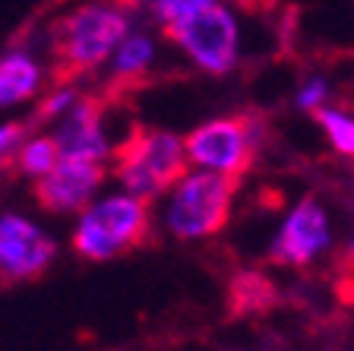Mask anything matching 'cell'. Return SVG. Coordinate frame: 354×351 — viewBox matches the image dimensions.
<instances>
[{
	"instance_id": "14",
	"label": "cell",
	"mask_w": 354,
	"mask_h": 351,
	"mask_svg": "<svg viewBox=\"0 0 354 351\" xmlns=\"http://www.w3.org/2000/svg\"><path fill=\"white\" fill-rule=\"evenodd\" d=\"M313 114H317V124L326 130L332 146L342 155H354V117L339 108H317Z\"/></svg>"
},
{
	"instance_id": "8",
	"label": "cell",
	"mask_w": 354,
	"mask_h": 351,
	"mask_svg": "<svg viewBox=\"0 0 354 351\" xmlns=\"http://www.w3.org/2000/svg\"><path fill=\"white\" fill-rule=\"evenodd\" d=\"M332 244L329 219L313 197H304L285 219L272 244V260L285 266H310Z\"/></svg>"
},
{
	"instance_id": "17",
	"label": "cell",
	"mask_w": 354,
	"mask_h": 351,
	"mask_svg": "<svg viewBox=\"0 0 354 351\" xmlns=\"http://www.w3.org/2000/svg\"><path fill=\"white\" fill-rule=\"evenodd\" d=\"M326 92H329L326 80H310L307 86L301 89V96H297V105H301L304 111H317V108H319V102L326 98Z\"/></svg>"
},
{
	"instance_id": "9",
	"label": "cell",
	"mask_w": 354,
	"mask_h": 351,
	"mask_svg": "<svg viewBox=\"0 0 354 351\" xmlns=\"http://www.w3.org/2000/svg\"><path fill=\"white\" fill-rule=\"evenodd\" d=\"M104 168L98 161L60 159L48 174L35 181V199L48 213H76L102 187Z\"/></svg>"
},
{
	"instance_id": "2",
	"label": "cell",
	"mask_w": 354,
	"mask_h": 351,
	"mask_svg": "<svg viewBox=\"0 0 354 351\" xmlns=\"http://www.w3.org/2000/svg\"><path fill=\"white\" fill-rule=\"evenodd\" d=\"M114 174L136 199H152L171 190L187 174L184 139L165 130L133 127L130 136L114 149Z\"/></svg>"
},
{
	"instance_id": "18",
	"label": "cell",
	"mask_w": 354,
	"mask_h": 351,
	"mask_svg": "<svg viewBox=\"0 0 354 351\" xmlns=\"http://www.w3.org/2000/svg\"><path fill=\"white\" fill-rule=\"evenodd\" d=\"M22 136H26V120L0 127V159H7V155L22 143Z\"/></svg>"
},
{
	"instance_id": "1",
	"label": "cell",
	"mask_w": 354,
	"mask_h": 351,
	"mask_svg": "<svg viewBox=\"0 0 354 351\" xmlns=\"http://www.w3.org/2000/svg\"><path fill=\"white\" fill-rule=\"evenodd\" d=\"M130 19L114 3H82L57 22L54 38V82H70L95 70L120 48Z\"/></svg>"
},
{
	"instance_id": "4",
	"label": "cell",
	"mask_w": 354,
	"mask_h": 351,
	"mask_svg": "<svg viewBox=\"0 0 354 351\" xmlns=\"http://www.w3.org/2000/svg\"><path fill=\"white\" fill-rule=\"evenodd\" d=\"M237 181L212 171L187 174L174 187V197L168 203V228L177 237L196 241L218 234L231 219V199H234Z\"/></svg>"
},
{
	"instance_id": "5",
	"label": "cell",
	"mask_w": 354,
	"mask_h": 351,
	"mask_svg": "<svg viewBox=\"0 0 354 351\" xmlns=\"http://www.w3.org/2000/svg\"><path fill=\"white\" fill-rule=\"evenodd\" d=\"M187 161H196L199 168L241 181L257 155V124L247 117H215L184 139Z\"/></svg>"
},
{
	"instance_id": "15",
	"label": "cell",
	"mask_w": 354,
	"mask_h": 351,
	"mask_svg": "<svg viewBox=\"0 0 354 351\" xmlns=\"http://www.w3.org/2000/svg\"><path fill=\"white\" fill-rule=\"evenodd\" d=\"M215 0H155V16L171 26V22H180V19H190L196 16L199 10L212 7Z\"/></svg>"
},
{
	"instance_id": "7",
	"label": "cell",
	"mask_w": 354,
	"mask_h": 351,
	"mask_svg": "<svg viewBox=\"0 0 354 351\" xmlns=\"http://www.w3.org/2000/svg\"><path fill=\"white\" fill-rule=\"evenodd\" d=\"M54 241L22 215H0V278L19 282V278L41 276L54 260Z\"/></svg>"
},
{
	"instance_id": "19",
	"label": "cell",
	"mask_w": 354,
	"mask_h": 351,
	"mask_svg": "<svg viewBox=\"0 0 354 351\" xmlns=\"http://www.w3.org/2000/svg\"><path fill=\"white\" fill-rule=\"evenodd\" d=\"M243 10H250V13H259V10H269V7H275L279 0H237Z\"/></svg>"
},
{
	"instance_id": "20",
	"label": "cell",
	"mask_w": 354,
	"mask_h": 351,
	"mask_svg": "<svg viewBox=\"0 0 354 351\" xmlns=\"http://www.w3.org/2000/svg\"><path fill=\"white\" fill-rule=\"evenodd\" d=\"M348 263H354V231H351V241H348Z\"/></svg>"
},
{
	"instance_id": "6",
	"label": "cell",
	"mask_w": 354,
	"mask_h": 351,
	"mask_svg": "<svg viewBox=\"0 0 354 351\" xmlns=\"http://www.w3.org/2000/svg\"><path fill=\"white\" fill-rule=\"evenodd\" d=\"M165 29H168L171 42L180 44L193 57V64L203 66L206 73L221 76L237 64L241 29H237V19L231 16V10L221 7V3H212V7L199 10L190 19L171 22Z\"/></svg>"
},
{
	"instance_id": "10",
	"label": "cell",
	"mask_w": 354,
	"mask_h": 351,
	"mask_svg": "<svg viewBox=\"0 0 354 351\" xmlns=\"http://www.w3.org/2000/svg\"><path fill=\"white\" fill-rule=\"evenodd\" d=\"M60 159L73 161H98L111 152L108 139L102 133V98H76L64 114L57 117V130H54Z\"/></svg>"
},
{
	"instance_id": "13",
	"label": "cell",
	"mask_w": 354,
	"mask_h": 351,
	"mask_svg": "<svg viewBox=\"0 0 354 351\" xmlns=\"http://www.w3.org/2000/svg\"><path fill=\"white\" fill-rule=\"evenodd\" d=\"M57 161H60V152H57V143H54L51 136L29 139V143L19 149V168H22V174L41 177V174H48Z\"/></svg>"
},
{
	"instance_id": "12",
	"label": "cell",
	"mask_w": 354,
	"mask_h": 351,
	"mask_svg": "<svg viewBox=\"0 0 354 351\" xmlns=\"http://www.w3.org/2000/svg\"><path fill=\"white\" fill-rule=\"evenodd\" d=\"M149 60H152V42L146 35H127L114 57V73L120 80H133V76L146 73Z\"/></svg>"
},
{
	"instance_id": "16",
	"label": "cell",
	"mask_w": 354,
	"mask_h": 351,
	"mask_svg": "<svg viewBox=\"0 0 354 351\" xmlns=\"http://www.w3.org/2000/svg\"><path fill=\"white\" fill-rule=\"evenodd\" d=\"M76 102V96L73 92H70V89H64V92H54L51 98H48V102L41 105V108H38V114H35V120H48V117H60L64 114L66 108H70V105Z\"/></svg>"
},
{
	"instance_id": "3",
	"label": "cell",
	"mask_w": 354,
	"mask_h": 351,
	"mask_svg": "<svg viewBox=\"0 0 354 351\" xmlns=\"http://www.w3.org/2000/svg\"><path fill=\"white\" fill-rule=\"evenodd\" d=\"M146 241L149 209L142 199L130 197V193H118V197L88 206L73 234L76 253L88 256V260H111V256L140 247Z\"/></svg>"
},
{
	"instance_id": "11",
	"label": "cell",
	"mask_w": 354,
	"mask_h": 351,
	"mask_svg": "<svg viewBox=\"0 0 354 351\" xmlns=\"http://www.w3.org/2000/svg\"><path fill=\"white\" fill-rule=\"evenodd\" d=\"M38 80H41V70L29 54L16 51L10 57H3L0 60V108L32 98L38 89Z\"/></svg>"
}]
</instances>
